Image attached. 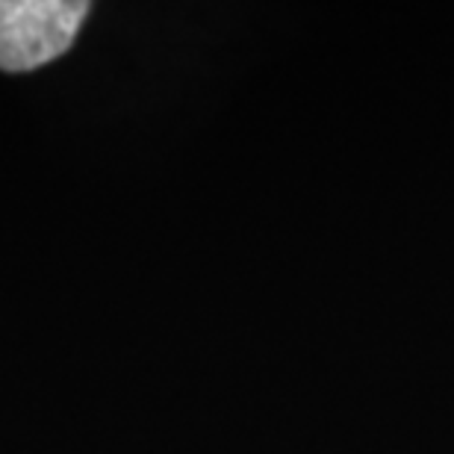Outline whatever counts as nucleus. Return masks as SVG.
Wrapping results in <instances>:
<instances>
[{
    "label": "nucleus",
    "instance_id": "f257e3e1",
    "mask_svg": "<svg viewBox=\"0 0 454 454\" xmlns=\"http://www.w3.org/2000/svg\"><path fill=\"white\" fill-rule=\"evenodd\" d=\"M86 0H0V71H33L62 57L89 15Z\"/></svg>",
    "mask_w": 454,
    "mask_h": 454
}]
</instances>
